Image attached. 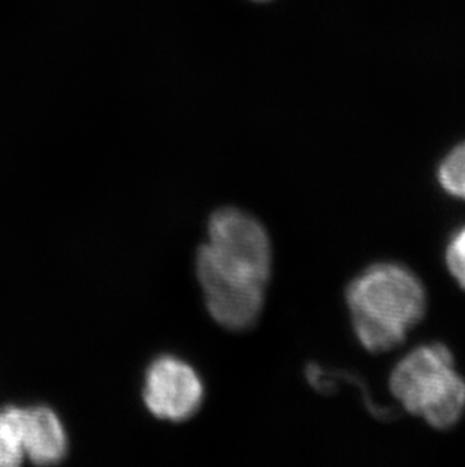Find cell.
I'll list each match as a JSON object with an SVG mask.
<instances>
[{"mask_svg": "<svg viewBox=\"0 0 465 467\" xmlns=\"http://www.w3.org/2000/svg\"><path fill=\"white\" fill-rule=\"evenodd\" d=\"M425 286L399 264H375L346 289L352 328L361 347L372 354L398 348L426 313Z\"/></svg>", "mask_w": 465, "mask_h": 467, "instance_id": "6da1fadb", "label": "cell"}, {"mask_svg": "<svg viewBox=\"0 0 465 467\" xmlns=\"http://www.w3.org/2000/svg\"><path fill=\"white\" fill-rule=\"evenodd\" d=\"M26 407H0V467H17L25 454Z\"/></svg>", "mask_w": 465, "mask_h": 467, "instance_id": "52a82bcc", "label": "cell"}, {"mask_svg": "<svg viewBox=\"0 0 465 467\" xmlns=\"http://www.w3.org/2000/svg\"><path fill=\"white\" fill-rule=\"evenodd\" d=\"M68 451V439L61 419L46 406L26 407L25 454L38 466L61 463Z\"/></svg>", "mask_w": 465, "mask_h": 467, "instance_id": "8992f818", "label": "cell"}, {"mask_svg": "<svg viewBox=\"0 0 465 467\" xmlns=\"http://www.w3.org/2000/svg\"><path fill=\"white\" fill-rule=\"evenodd\" d=\"M142 395L151 415L181 422L192 418L202 407L204 386L192 366L181 358L165 356L150 365Z\"/></svg>", "mask_w": 465, "mask_h": 467, "instance_id": "5b68a950", "label": "cell"}, {"mask_svg": "<svg viewBox=\"0 0 465 467\" xmlns=\"http://www.w3.org/2000/svg\"><path fill=\"white\" fill-rule=\"evenodd\" d=\"M197 277L207 310L218 324L229 330H245L257 321L264 309V285L221 271L200 252Z\"/></svg>", "mask_w": 465, "mask_h": 467, "instance_id": "277c9868", "label": "cell"}, {"mask_svg": "<svg viewBox=\"0 0 465 467\" xmlns=\"http://www.w3.org/2000/svg\"><path fill=\"white\" fill-rule=\"evenodd\" d=\"M439 183L450 197L465 202V141L444 156L439 167Z\"/></svg>", "mask_w": 465, "mask_h": 467, "instance_id": "ba28073f", "label": "cell"}, {"mask_svg": "<svg viewBox=\"0 0 465 467\" xmlns=\"http://www.w3.org/2000/svg\"><path fill=\"white\" fill-rule=\"evenodd\" d=\"M390 390L409 415L448 431L465 411V379L441 344L421 345L405 356L390 375Z\"/></svg>", "mask_w": 465, "mask_h": 467, "instance_id": "7a4b0ae2", "label": "cell"}, {"mask_svg": "<svg viewBox=\"0 0 465 467\" xmlns=\"http://www.w3.org/2000/svg\"><path fill=\"white\" fill-rule=\"evenodd\" d=\"M209 241L198 252L216 268L264 285L273 265L271 241L254 216L234 208L216 211L209 220Z\"/></svg>", "mask_w": 465, "mask_h": 467, "instance_id": "3957f363", "label": "cell"}, {"mask_svg": "<svg viewBox=\"0 0 465 467\" xmlns=\"http://www.w3.org/2000/svg\"><path fill=\"white\" fill-rule=\"evenodd\" d=\"M446 265L449 273L465 291V227L453 234L446 247Z\"/></svg>", "mask_w": 465, "mask_h": 467, "instance_id": "9c48e42d", "label": "cell"}]
</instances>
